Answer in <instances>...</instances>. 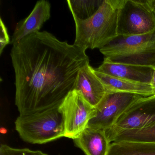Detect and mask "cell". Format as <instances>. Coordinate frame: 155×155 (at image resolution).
<instances>
[{"label": "cell", "mask_w": 155, "mask_h": 155, "mask_svg": "<svg viewBox=\"0 0 155 155\" xmlns=\"http://www.w3.org/2000/svg\"><path fill=\"white\" fill-rule=\"evenodd\" d=\"M96 71L109 76L134 82L151 84L154 68L113 63L103 61Z\"/></svg>", "instance_id": "30bf717a"}, {"label": "cell", "mask_w": 155, "mask_h": 155, "mask_svg": "<svg viewBox=\"0 0 155 155\" xmlns=\"http://www.w3.org/2000/svg\"><path fill=\"white\" fill-rule=\"evenodd\" d=\"M151 86H152L154 92H155V68H154V72H153V77H152V81H151Z\"/></svg>", "instance_id": "d6986e66"}, {"label": "cell", "mask_w": 155, "mask_h": 155, "mask_svg": "<svg viewBox=\"0 0 155 155\" xmlns=\"http://www.w3.org/2000/svg\"><path fill=\"white\" fill-rule=\"evenodd\" d=\"M74 89L80 91L95 107L101 101L107 92L103 83L95 74L94 68L89 63L85 65L79 72Z\"/></svg>", "instance_id": "8fae6325"}, {"label": "cell", "mask_w": 155, "mask_h": 155, "mask_svg": "<svg viewBox=\"0 0 155 155\" xmlns=\"http://www.w3.org/2000/svg\"><path fill=\"white\" fill-rule=\"evenodd\" d=\"M94 71L103 83L107 91L134 93L146 97L155 95L154 90L150 84L115 78L98 72L95 69Z\"/></svg>", "instance_id": "4fadbf2b"}, {"label": "cell", "mask_w": 155, "mask_h": 155, "mask_svg": "<svg viewBox=\"0 0 155 155\" xmlns=\"http://www.w3.org/2000/svg\"><path fill=\"white\" fill-rule=\"evenodd\" d=\"M155 30V14L149 0H122L118 12V36H135Z\"/></svg>", "instance_id": "5b68a950"}, {"label": "cell", "mask_w": 155, "mask_h": 155, "mask_svg": "<svg viewBox=\"0 0 155 155\" xmlns=\"http://www.w3.org/2000/svg\"><path fill=\"white\" fill-rule=\"evenodd\" d=\"M154 124L155 95L143 97L135 101L118 119L113 127L106 130V135L109 139L122 130L141 128Z\"/></svg>", "instance_id": "ba28073f"}, {"label": "cell", "mask_w": 155, "mask_h": 155, "mask_svg": "<svg viewBox=\"0 0 155 155\" xmlns=\"http://www.w3.org/2000/svg\"><path fill=\"white\" fill-rule=\"evenodd\" d=\"M15 104L20 115L59 106L75 89L89 58L82 49L47 31L32 33L13 45Z\"/></svg>", "instance_id": "6da1fadb"}, {"label": "cell", "mask_w": 155, "mask_h": 155, "mask_svg": "<svg viewBox=\"0 0 155 155\" xmlns=\"http://www.w3.org/2000/svg\"><path fill=\"white\" fill-rule=\"evenodd\" d=\"M143 97H146L134 93L107 91L95 107L96 116L90 120L87 127L105 130L110 128L133 103Z\"/></svg>", "instance_id": "52a82bcc"}, {"label": "cell", "mask_w": 155, "mask_h": 155, "mask_svg": "<svg viewBox=\"0 0 155 155\" xmlns=\"http://www.w3.org/2000/svg\"><path fill=\"white\" fill-rule=\"evenodd\" d=\"M104 0L67 1L73 18L85 20L93 16L102 5Z\"/></svg>", "instance_id": "2e32d148"}, {"label": "cell", "mask_w": 155, "mask_h": 155, "mask_svg": "<svg viewBox=\"0 0 155 155\" xmlns=\"http://www.w3.org/2000/svg\"><path fill=\"white\" fill-rule=\"evenodd\" d=\"M106 155H155V144L130 141L111 142Z\"/></svg>", "instance_id": "9a60e30c"}, {"label": "cell", "mask_w": 155, "mask_h": 155, "mask_svg": "<svg viewBox=\"0 0 155 155\" xmlns=\"http://www.w3.org/2000/svg\"><path fill=\"white\" fill-rule=\"evenodd\" d=\"M0 155H48L40 150H33L28 148H16L6 144L0 147Z\"/></svg>", "instance_id": "e0dca14e"}, {"label": "cell", "mask_w": 155, "mask_h": 155, "mask_svg": "<svg viewBox=\"0 0 155 155\" xmlns=\"http://www.w3.org/2000/svg\"><path fill=\"white\" fill-rule=\"evenodd\" d=\"M108 140L110 143L130 141L155 144V124L141 128L120 131Z\"/></svg>", "instance_id": "5bb4252c"}, {"label": "cell", "mask_w": 155, "mask_h": 155, "mask_svg": "<svg viewBox=\"0 0 155 155\" xmlns=\"http://www.w3.org/2000/svg\"><path fill=\"white\" fill-rule=\"evenodd\" d=\"M59 106L19 115L15 125L21 138L28 143L42 144L64 137V120Z\"/></svg>", "instance_id": "277c9868"}, {"label": "cell", "mask_w": 155, "mask_h": 155, "mask_svg": "<svg viewBox=\"0 0 155 155\" xmlns=\"http://www.w3.org/2000/svg\"><path fill=\"white\" fill-rule=\"evenodd\" d=\"M122 0H104L97 12L87 19L73 18L76 36L74 45L86 51L101 49L118 36L119 8Z\"/></svg>", "instance_id": "7a4b0ae2"}, {"label": "cell", "mask_w": 155, "mask_h": 155, "mask_svg": "<svg viewBox=\"0 0 155 155\" xmlns=\"http://www.w3.org/2000/svg\"><path fill=\"white\" fill-rule=\"evenodd\" d=\"M100 50L104 60L155 68V30L135 36H117Z\"/></svg>", "instance_id": "3957f363"}, {"label": "cell", "mask_w": 155, "mask_h": 155, "mask_svg": "<svg viewBox=\"0 0 155 155\" xmlns=\"http://www.w3.org/2000/svg\"><path fill=\"white\" fill-rule=\"evenodd\" d=\"M50 3L46 0L37 2L31 13L16 25L10 44L14 45L23 38L39 32L45 22L51 17Z\"/></svg>", "instance_id": "9c48e42d"}, {"label": "cell", "mask_w": 155, "mask_h": 155, "mask_svg": "<svg viewBox=\"0 0 155 155\" xmlns=\"http://www.w3.org/2000/svg\"><path fill=\"white\" fill-rule=\"evenodd\" d=\"M1 35H0V54H2L5 47L10 43L9 36L8 33V29L4 22L1 19Z\"/></svg>", "instance_id": "ac0fdd59"}, {"label": "cell", "mask_w": 155, "mask_h": 155, "mask_svg": "<svg viewBox=\"0 0 155 155\" xmlns=\"http://www.w3.org/2000/svg\"><path fill=\"white\" fill-rule=\"evenodd\" d=\"M149 2L155 14V0H149Z\"/></svg>", "instance_id": "ffe728a7"}, {"label": "cell", "mask_w": 155, "mask_h": 155, "mask_svg": "<svg viewBox=\"0 0 155 155\" xmlns=\"http://www.w3.org/2000/svg\"><path fill=\"white\" fill-rule=\"evenodd\" d=\"M64 120V137L74 140L86 128L96 116V107L80 91L73 90L59 106Z\"/></svg>", "instance_id": "8992f818"}, {"label": "cell", "mask_w": 155, "mask_h": 155, "mask_svg": "<svg viewBox=\"0 0 155 155\" xmlns=\"http://www.w3.org/2000/svg\"><path fill=\"white\" fill-rule=\"evenodd\" d=\"M73 140L86 155H106L110 144L106 130L88 127Z\"/></svg>", "instance_id": "7c38bea8"}]
</instances>
